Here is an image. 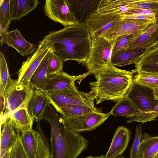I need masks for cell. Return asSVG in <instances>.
Instances as JSON below:
<instances>
[{
  "label": "cell",
  "instance_id": "cell-1",
  "mask_svg": "<svg viewBox=\"0 0 158 158\" xmlns=\"http://www.w3.org/2000/svg\"><path fill=\"white\" fill-rule=\"evenodd\" d=\"M42 119L50 126V158H77L87 149L88 141L72 131L51 104L47 106Z\"/></svg>",
  "mask_w": 158,
  "mask_h": 158
},
{
  "label": "cell",
  "instance_id": "cell-2",
  "mask_svg": "<svg viewBox=\"0 0 158 158\" xmlns=\"http://www.w3.org/2000/svg\"><path fill=\"white\" fill-rule=\"evenodd\" d=\"M135 69L117 68L111 63L94 73L96 81L89 83V92L97 104L106 100L118 102L124 98L133 82Z\"/></svg>",
  "mask_w": 158,
  "mask_h": 158
},
{
  "label": "cell",
  "instance_id": "cell-3",
  "mask_svg": "<svg viewBox=\"0 0 158 158\" xmlns=\"http://www.w3.org/2000/svg\"><path fill=\"white\" fill-rule=\"evenodd\" d=\"M54 44H62L79 53L87 60L92 45V38L86 24L77 23L49 32L43 37Z\"/></svg>",
  "mask_w": 158,
  "mask_h": 158
},
{
  "label": "cell",
  "instance_id": "cell-4",
  "mask_svg": "<svg viewBox=\"0 0 158 158\" xmlns=\"http://www.w3.org/2000/svg\"><path fill=\"white\" fill-rule=\"evenodd\" d=\"M42 92L56 110L63 106L70 104L95 107L94 103V99L90 92L85 93L78 90L75 83L59 91Z\"/></svg>",
  "mask_w": 158,
  "mask_h": 158
},
{
  "label": "cell",
  "instance_id": "cell-5",
  "mask_svg": "<svg viewBox=\"0 0 158 158\" xmlns=\"http://www.w3.org/2000/svg\"><path fill=\"white\" fill-rule=\"evenodd\" d=\"M38 131L33 129L22 133L19 140L27 158H50L48 140L37 123Z\"/></svg>",
  "mask_w": 158,
  "mask_h": 158
},
{
  "label": "cell",
  "instance_id": "cell-6",
  "mask_svg": "<svg viewBox=\"0 0 158 158\" xmlns=\"http://www.w3.org/2000/svg\"><path fill=\"white\" fill-rule=\"evenodd\" d=\"M114 40H109L103 37L92 39L91 50L84 62L89 74L111 63Z\"/></svg>",
  "mask_w": 158,
  "mask_h": 158
},
{
  "label": "cell",
  "instance_id": "cell-7",
  "mask_svg": "<svg viewBox=\"0 0 158 158\" xmlns=\"http://www.w3.org/2000/svg\"><path fill=\"white\" fill-rule=\"evenodd\" d=\"M34 90L29 86L18 83L17 80H13L4 94L5 109L1 118V126L11 112L19 108L26 107Z\"/></svg>",
  "mask_w": 158,
  "mask_h": 158
},
{
  "label": "cell",
  "instance_id": "cell-8",
  "mask_svg": "<svg viewBox=\"0 0 158 158\" xmlns=\"http://www.w3.org/2000/svg\"><path fill=\"white\" fill-rule=\"evenodd\" d=\"M54 43L46 39L39 42L35 52L23 62L18 71V83L29 86L31 77L47 53L54 49Z\"/></svg>",
  "mask_w": 158,
  "mask_h": 158
},
{
  "label": "cell",
  "instance_id": "cell-9",
  "mask_svg": "<svg viewBox=\"0 0 158 158\" xmlns=\"http://www.w3.org/2000/svg\"><path fill=\"white\" fill-rule=\"evenodd\" d=\"M125 97L140 113L152 111L158 104L152 89L133 81Z\"/></svg>",
  "mask_w": 158,
  "mask_h": 158
},
{
  "label": "cell",
  "instance_id": "cell-10",
  "mask_svg": "<svg viewBox=\"0 0 158 158\" xmlns=\"http://www.w3.org/2000/svg\"><path fill=\"white\" fill-rule=\"evenodd\" d=\"M122 19L121 15L116 12H97L88 19L86 24L92 39L102 37Z\"/></svg>",
  "mask_w": 158,
  "mask_h": 158
},
{
  "label": "cell",
  "instance_id": "cell-11",
  "mask_svg": "<svg viewBox=\"0 0 158 158\" xmlns=\"http://www.w3.org/2000/svg\"><path fill=\"white\" fill-rule=\"evenodd\" d=\"M111 115V112L104 113L94 112L82 115L69 117H61L73 131L80 133L90 131L102 124Z\"/></svg>",
  "mask_w": 158,
  "mask_h": 158
},
{
  "label": "cell",
  "instance_id": "cell-12",
  "mask_svg": "<svg viewBox=\"0 0 158 158\" xmlns=\"http://www.w3.org/2000/svg\"><path fill=\"white\" fill-rule=\"evenodd\" d=\"M43 7L46 16L64 27L77 23L67 0H46Z\"/></svg>",
  "mask_w": 158,
  "mask_h": 158
},
{
  "label": "cell",
  "instance_id": "cell-13",
  "mask_svg": "<svg viewBox=\"0 0 158 158\" xmlns=\"http://www.w3.org/2000/svg\"><path fill=\"white\" fill-rule=\"evenodd\" d=\"M154 23L145 20L122 19L112 26L101 37L109 40H114L123 35L139 34L144 32Z\"/></svg>",
  "mask_w": 158,
  "mask_h": 158
},
{
  "label": "cell",
  "instance_id": "cell-14",
  "mask_svg": "<svg viewBox=\"0 0 158 158\" xmlns=\"http://www.w3.org/2000/svg\"><path fill=\"white\" fill-rule=\"evenodd\" d=\"M101 0H67L77 23L86 24L88 19L96 12Z\"/></svg>",
  "mask_w": 158,
  "mask_h": 158
},
{
  "label": "cell",
  "instance_id": "cell-15",
  "mask_svg": "<svg viewBox=\"0 0 158 158\" xmlns=\"http://www.w3.org/2000/svg\"><path fill=\"white\" fill-rule=\"evenodd\" d=\"M89 74L88 72L79 75L73 76L62 71L48 76L45 87L41 91L47 93L62 90L75 83L77 80H82Z\"/></svg>",
  "mask_w": 158,
  "mask_h": 158
},
{
  "label": "cell",
  "instance_id": "cell-16",
  "mask_svg": "<svg viewBox=\"0 0 158 158\" xmlns=\"http://www.w3.org/2000/svg\"><path fill=\"white\" fill-rule=\"evenodd\" d=\"M1 45L4 44L11 47L21 55L25 56L33 54L36 50V45L27 41L18 29L7 31L1 37Z\"/></svg>",
  "mask_w": 158,
  "mask_h": 158
},
{
  "label": "cell",
  "instance_id": "cell-17",
  "mask_svg": "<svg viewBox=\"0 0 158 158\" xmlns=\"http://www.w3.org/2000/svg\"><path fill=\"white\" fill-rule=\"evenodd\" d=\"M131 133L126 127L120 126L116 129L105 156L114 158L121 156L126 150L130 139Z\"/></svg>",
  "mask_w": 158,
  "mask_h": 158
},
{
  "label": "cell",
  "instance_id": "cell-18",
  "mask_svg": "<svg viewBox=\"0 0 158 158\" xmlns=\"http://www.w3.org/2000/svg\"><path fill=\"white\" fill-rule=\"evenodd\" d=\"M2 125L3 129L0 135V158L16 145L20 137L19 133L15 132L12 123L8 117L5 119Z\"/></svg>",
  "mask_w": 158,
  "mask_h": 158
},
{
  "label": "cell",
  "instance_id": "cell-19",
  "mask_svg": "<svg viewBox=\"0 0 158 158\" xmlns=\"http://www.w3.org/2000/svg\"><path fill=\"white\" fill-rule=\"evenodd\" d=\"M50 104L49 100L40 91L34 90L27 106L29 112L40 123L47 106Z\"/></svg>",
  "mask_w": 158,
  "mask_h": 158
},
{
  "label": "cell",
  "instance_id": "cell-20",
  "mask_svg": "<svg viewBox=\"0 0 158 158\" xmlns=\"http://www.w3.org/2000/svg\"><path fill=\"white\" fill-rule=\"evenodd\" d=\"M8 117L17 132L22 133L32 129L35 118L29 112L26 107L15 110Z\"/></svg>",
  "mask_w": 158,
  "mask_h": 158
},
{
  "label": "cell",
  "instance_id": "cell-21",
  "mask_svg": "<svg viewBox=\"0 0 158 158\" xmlns=\"http://www.w3.org/2000/svg\"><path fill=\"white\" fill-rule=\"evenodd\" d=\"M152 48H140L130 51L123 50L111 57V63L115 66L120 67L135 64Z\"/></svg>",
  "mask_w": 158,
  "mask_h": 158
},
{
  "label": "cell",
  "instance_id": "cell-22",
  "mask_svg": "<svg viewBox=\"0 0 158 158\" xmlns=\"http://www.w3.org/2000/svg\"><path fill=\"white\" fill-rule=\"evenodd\" d=\"M54 50V49L47 53L31 77L29 84L31 88L40 91L44 89L47 81L49 60L52 52Z\"/></svg>",
  "mask_w": 158,
  "mask_h": 158
},
{
  "label": "cell",
  "instance_id": "cell-23",
  "mask_svg": "<svg viewBox=\"0 0 158 158\" xmlns=\"http://www.w3.org/2000/svg\"><path fill=\"white\" fill-rule=\"evenodd\" d=\"M135 65L136 73L141 71L158 73V45L149 50Z\"/></svg>",
  "mask_w": 158,
  "mask_h": 158
},
{
  "label": "cell",
  "instance_id": "cell-24",
  "mask_svg": "<svg viewBox=\"0 0 158 158\" xmlns=\"http://www.w3.org/2000/svg\"><path fill=\"white\" fill-rule=\"evenodd\" d=\"M39 3L38 0H10L12 20H20L35 8Z\"/></svg>",
  "mask_w": 158,
  "mask_h": 158
},
{
  "label": "cell",
  "instance_id": "cell-25",
  "mask_svg": "<svg viewBox=\"0 0 158 158\" xmlns=\"http://www.w3.org/2000/svg\"><path fill=\"white\" fill-rule=\"evenodd\" d=\"M62 117H69L79 116L94 112H99L95 107L79 105H67L56 110Z\"/></svg>",
  "mask_w": 158,
  "mask_h": 158
},
{
  "label": "cell",
  "instance_id": "cell-26",
  "mask_svg": "<svg viewBox=\"0 0 158 158\" xmlns=\"http://www.w3.org/2000/svg\"><path fill=\"white\" fill-rule=\"evenodd\" d=\"M141 158H152L158 152V136L144 134L140 144Z\"/></svg>",
  "mask_w": 158,
  "mask_h": 158
},
{
  "label": "cell",
  "instance_id": "cell-27",
  "mask_svg": "<svg viewBox=\"0 0 158 158\" xmlns=\"http://www.w3.org/2000/svg\"><path fill=\"white\" fill-rule=\"evenodd\" d=\"M111 115L131 118L140 113L126 97L119 100L110 111Z\"/></svg>",
  "mask_w": 158,
  "mask_h": 158
},
{
  "label": "cell",
  "instance_id": "cell-28",
  "mask_svg": "<svg viewBox=\"0 0 158 158\" xmlns=\"http://www.w3.org/2000/svg\"><path fill=\"white\" fill-rule=\"evenodd\" d=\"M13 20L10 13V0H0V35L3 37L8 31Z\"/></svg>",
  "mask_w": 158,
  "mask_h": 158
},
{
  "label": "cell",
  "instance_id": "cell-29",
  "mask_svg": "<svg viewBox=\"0 0 158 158\" xmlns=\"http://www.w3.org/2000/svg\"><path fill=\"white\" fill-rule=\"evenodd\" d=\"M133 81L153 89L158 87V73L141 71L133 78Z\"/></svg>",
  "mask_w": 158,
  "mask_h": 158
},
{
  "label": "cell",
  "instance_id": "cell-30",
  "mask_svg": "<svg viewBox=\"0 0 158 158\" xmlns=\"http://www.w3.org/2000/svg\"><path fill=\"white\" fill-rule=\"evenodd\" d=\"M12 82L13 80L11 78L6 59L3 53L0 51V93L4 94L6 91L11 85Z\"/></svg>",
  "mask_w": 158,
  "mask_h": 158
},
{
  "label": "cell",
  "instance_id": "cell-31",
  "mask_svg": "<svg viewBox=\"0 0 158 158\" xmlns=\"http://www.w3.org/2000/svg\"><path fill=\"white\" fill-rule=\"evenodd\" d=\"M142 124L136 126L134 142L130 150L129 158H140V144L143 136Z\"/></svg>",
  "mask_w": 158,
  "mask_h": 158
},
{
  "label": "cell",
  "instance_id": "cell-32",
  "mask_svg": "<svg viewBox=\"0 0 158 158\" xmlns=\"http://www.w3.org/2000/svg\"><path fill=\"white\" fill-rule=\"evenodd\" d=\"M64 62L60 57L54 52H52L48 63L47 76L63 71Z\"/></svg>",
  "mask_w": 158,
  "mask_h": 158
},
{
  "label": "cell",
  "instance_id": "cell-33",
  "mask_svg": "<svg viewBox=\"0 0 158 158\" xmlns=\"http://www.w3.org/2000/svg\"><path fill=\"white\" fill-rule=\"evenodd\" d=\"M158 117V104L152 111L142 113L130 118L127 121L128 123L135 121L143 123L156 120Z\"/></svg>",
  "mask_w": 158,
  "mask_h": 158
},
{
  "label": "cell",
  "instance_id": "cell-34",
  "mask_svg": "<svg viewBox=\"0 0 158 158\" xmlns=\"http://www.w3.org/2000/svg\"><path fill=\"white\" fill-rule=\"evenodd\" d=\"M135 35L132 34L125 35L119 36L116 38L114 40L112 56L124 49L129 43L133 39Z\"/></svg>",
  "mask_w": 158,
  "mask_h": 158
},
{
  "label": "cell",
  "instance_id": "cell-35",
  "mask_svg": "<svg viewBox=\"0 0 158 158\" xmlns=\"http://www.w3.org/2000/svg\"><path fill=\"white\" fill-rule=\"evenodd\" d=\"M122 19H131L145 20L155 22L158 19L156 15L143 14H125L121 15Z\"/></svg>",
  "mask_w": 158,
  "mask_h": 158
},
{
  "label": "cell",
  "instance_id": "cell-36",
  "mask_svg": "<svg viewBox=\"0 0 158 158\" xmlns=\"http://www.w3.org/2000/svg\"><path fill=\"white\" fill-rule=\"evenodd\" d=\"M10 158H27L19 140L12 148Z\"/></svg>",
  "mask_w": 158,
  "mask_h": 158
},
{
  "label": "cell",
  "instance_id": "cell-37",
  "mask_svg": "<svg viewBox=\"0 0 158 158\" xmlns=\"http://www.w3.org/2000/svg\"><path fill=\"white\" fill-rule=\"evenodd\" d=\"M143 14L152 15H157L154 12L149 10L146 9H138L130 10L127 13L123 14Z\"/></svg>",
  "mask_w": 158,
  "mask_h": 158
},
{
  "label": "cell",
  "instance_id": "cell-38",
  "mask_svg": "<svg viewBox=\"0 0 158 158\" xmlns=\"http://www.w3.org/2000/svg\"><path fill=\"white\" fill-rule=\"evenodd\" d=\"M12 149L9 150L2 158H10Z\"/></svg>",
  "mask_w": 158,
  "mask_h": 158
},
{
  "label": "cell",
  "instance_id": "cell-39",
  "mask_svg": "<svg viewBox=\"0 0 158 158\" xmlns=\"http://www.w3.org/2000/svg\"><path fill=\"white\" fill-rule=\"evenodd\" d=\"M154 96L156 99L158 100V87L153 89Z\"/></svg>",
  "mask_w": 158,
  "mask_h": 158
},
{
  "label": "cell",
  "instance_id": "cell-40",
  "mask_svg": "<svg viewBox=\"0 0 158 158\" xmlns=\"http://www.w3.org/2000/svg\"><path fill=\"white\" fill-rule=\"evenodd\" d=\"M152 158H158V152Z\"/></svg>",
  "mask_w": 158,
  "mask_h": 158
},
{
  "label": "cell",
  "instance_id": "cell-41",
  "mask_svg": "<svg viewBox=\"0 0 158 158\" xmlns=\"http://www.w3.org/2000/svg\"></svg>",
  "mask_w": 158,
  "mask_h": 158
}]
</instances>
